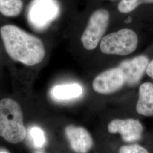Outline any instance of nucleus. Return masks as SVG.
I'll use <instances>...</instances> for the list:
<instances>
[{
  "instance_id": "nucleus-1",
  "label": "nucleus",
  "mask_w": 153,
  "mask_h": 153,
  "mask_svg": "<svg viewBox=\"0 0 153 153\" xmlns=\"http://www.w3.org/2000/svg\"><path fill=\"white\" fill-rule=\"evenodd\" d=\"M0 35L7 55L25 65H38L44 60L45 50L40 39L12 25L0 28Z\"/></svg>"
},
{
  "instance_id": "nucleus-2",
  "label": "nucleus",
  "mask_w": 153,
  "mask_h": 153,
  "mask_svg": "<svg viewBox=\"0 0 153 153\" xmlns=\"http://www.w3.org/2000/svg\"><path fill=\"white\" fill-rule=\"evenodd\" d=\"M26 135L22 109L16 100H0V136L11 143L22 141Z\"/></svg>"
},
{
  "instance_id": "nucleus-3",
  "label": "nucleus",
  "mask_w": 153,
  "mask_h": 153,
  "mask_svg": "<svg viewBox=\"0 0 153 153\" xmlns=\"http://www.w3.org/2000/svg\"><path fill=\"white\" fill-rule=\"evenodd\" d=\"M138 42L136 33L124 28L104 36L100 41V49L106 55L126 56L136 51Z\"/></svg>"
},
{
  "instance_id": "nucleus-4",
  "label": "nucleus",
  "mask_w": 153,
  "mask_h": 153,
  "mask_svg": "<svg viewBox=\"0 0 153 153\" xmlns=\"http://www.w3.org/2000/svg\"><path fill=\"white\" fill-rule=\"evenodd\" d=\"M60 7L56 0H33L27 11L28 22L36 30L47 27L58 16Z\"/></svg>"
},
{
  "instance_id": "nucleus-5",
  "label": "nucleus",
  "mask_w": 153,
  "mask_h": 153,
  "mask_svg": "<svg viewBox=\"0 0 153 153\" xmlns=\"http://www.w3.org/2000/svg\"><path fill=\"white\" fill-rule=\"evenodd\" d=\"M109 22V13L107 10L99 9L93 12L81 37V42L85 49L91 51L97 48L103 38Z\"/></svg>"
},
{
  "instance_id": "nucleus-6",
  "label": "nucleus",
  "mask_w": 153,
  "mask_h": 153,
  "mask_svg": "<svg viewBox=\"0 0 153 153\" xmlns=\"http://www.w3.org/2000/svg\"><path fill=\"white\" fill-rule=\"evenodd\" d=\"M126 85L124 73L117 66L102 72L94 78L93 90L99 94H110L115 93Z\"/></svg>"
},
{
  "instance_id": "nucleus-7",
  "label": "nucleus",
  "mask_w": 153,
  "mask_h": 153,
  "mask_svg": "<svg viewBox=\"0 0 153 153\" xmlns=\"http://www.w3.org/2000/svg\"><path fill=\"white\" fill-rule=\"evenodd\" d=\"M108 131L112 134H120L122 140L124 142H134L142 139L143 126L137 119H117L109 123Z\"/></svg>"
},
{
  "instance_id": "nucleus-8",
  "label": "nucleus",
  "mask_w": 153,
  "mask_h": 153,
  "mask_svg": "<svg viewBox=\"0 0 153 153\" xmlns=\"http://www.w3.org/2000/svg\"><path fill=\"white\" fill-rule=\"evenodd\" d=\"M149 62L148 57L143 55L121 62L118 66L124 73L126 85L130 87L138 85L146 73Z\"/></svg>"
},
{
  "instance_id": "nucleus-9",
  "label": "nucleus",
  "mask_w": 153,
  "mask_h": 153,
  "mask_svg": "<svg viewBox=\"0 0 153 153\" xmlns=\"http://www.w3.org/2000/svg\"><path fill=\"white\" fill-rule=\"evenodd\" d=\"M65 133L72 150L76 153H88L93 147V138L89 132L83 127L67 126Z\"/></svg>"
},
{
  "instance_id": "nucleus-10",
  "label": "nucleus",
  "mask_w": 153,
  "mask_h": 153,
  "mask_svg": "<svg viewBox=\"0 0 153 153\" xmlns=\"http://www.w3.org/2000/svg\"><path fill=\"white\" fill-rule=\"evenodd\" d=\"M136 110L138 114L143 116H153V83L152 82H145L140 86Z\"/></svg>"
},
{
  "instance_id": "nucleus-11",
  "label": "nucleus",
  "mask_w": 153,
  "mask_h": 153,
  "mask_svg": "<svg viewBox=\"0 0 153 153\" xmlns=\"http://www.w3.org/2000/svg\"><path fill=\"white\" fill-rule=\"evenodd\" d=\"M83 88L77 83H71L57 85L51 90V95L55 99L59 100L76 98L82 95Z\"/></svg>"
},
{
  "instance_id": "nucleus-12",
  "label": "nucleus",
  "mask_w": 153,
  "mask_h": 153,
  "mask_svg": "<svg viewBox=\"0 0 153 153\" xmlns=\"http://www.w3.org/2000/svg\"><path fill=\"white\" fill-rule=\"evenodd\" d=\"M23 9L22 0H0V13L7 17H15Z\"/></svg>"
},
{
  "instance_id": "nucleus-13",
  "label": "nucleus",
  "mask_w": 153,
  "mask_h": 153,
  "mask_svg": "<svg viewBox=\"0 0 153 153\" xmlns=\"http://www.w3.org/2000/svg\"><path fill=\"white\" fill-rule=\"evenodd\" d=\"M152 4L153 0H120L117 9L122 13H129L134 11L140 6Z\"/></svg>"
},
{
  "instance_id": "nucleus-14",
  "label": "nucleus",
  "mask_w": 153,
  "mask_h": 153,
  "mask_svg": "<svg viewBox=\"0 0 153 153\" xmlns=\"http://www.w3.org/2000/svg\"><path fill=\"white\" fill-rule=\"evenodd\" d=\"M30 134L33 138L35 147L41 148L44 146L46 139L44 131L41 128L38 126H33L30 129Z\"/></svg>"
},
{
  "instance_id": "nucleus-15",
  "label": "nucleus",
  "mask_w": 153,
  "mask_h": 153,
  "mask_svg": "<svg viewBox=\"0 0 153 153\" xmlns=\"http://www.w3.org/2000/svg\"><path fill=\"white\" fill-rule=\"evenodd\" d=\"M119 153H150L147 148L139 144L134 143L121 146Z\"/></svg>"
},
{
  "instance_id": "nucleus-16",
  "label": "nucleus",
  "mask_w": 153,
  "mask_h": 153,
  "mask_svg": "<svg viewBox=\"0 0 153 153\" xmlns=\"http://www.w3.org/2000/svg\"><path fill=\"white\" fill-rule=\"evenodd\" d=\"M146 73L148 76L153 79V59L150 61L148 64Z\"/></svg>"
},
{
  "instance_id": "nucleus-17",
  "label": "nucleus",
  "mask_w": 153,
  "mask_h": 153,
  "mask_svg": "<svg viewBox=\"0 0 153 153\" xmlns=\"http://www.w3.org/2000/svg\"><path fill=\"white\" fill-rule=\"evenodd\" d=\"M0 153H10L6 151H0Z\"/></svg>"
},
{
  "instance_id": "nucleus-18",
  "label": "nucleus",
  "mask_w": 153,
  "mask_h": 153,
  "mask_svg": "<svg viewBox=\"0 0 153 153\" xmlns=\"http://www.w3.org/2000/svg\"><path fill=\"white\" fill-rule=\"evenodd\" d=\"M111 1H113V0H111Z\"/></svg>"
}]
</instances>
